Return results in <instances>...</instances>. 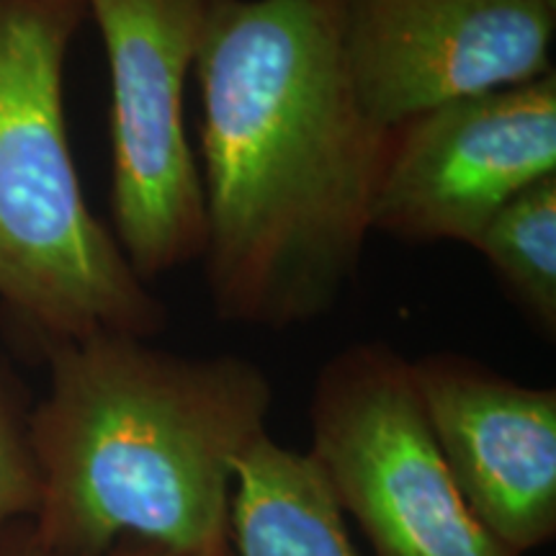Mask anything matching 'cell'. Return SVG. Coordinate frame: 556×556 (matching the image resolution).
<instances>
[{
  "mask_svg": "<svg viewBox=\"0 0 556 556\" xmlns=\"http://www.w3.org/2000/svg\"><path fill=\"white\" fill-rule=\"evenodd\" d=\"M193 73L214 315L274 332L330 315L394 139L348 78L338 0H208Z\"/></svg>",
  "mask_w": 556,
  "mask_h": 556,
  "instance_id": "obj_1",
  "label": "cell"
},
{
  "mask_svg": "<svg viewBox=\"0 0 556 556\" xmlns=\"http://www.w3.org/2000/svg\"><path fill=\"white\" fill-rule=\"evenodd\" d=\"M39 348L50 371L31 407L39 544L99 554L142 541L227 556L235 464L268 433L274 405L263 366L119 332Z\"/></svg>",
  "mask_w": 556,
  "mask_h": 556,
  "instance_id": "obj_2",
  "label": "cell"
},
{
  "mask_svg": "<svg viewBox=\"0 0 556 556\" xmlns=\"http://www.w3.org/2000/svg\"><path fill=\"white\" fill-rule=\"evenodd\" d=\"M86 18V0H0V302L37 345L170 319L80 191L62 80Z\"/></svg>",
  "mask_w": 556,
  "mask_h": 556,
  "instance_id": "obj_3",
  "label": "cell"
},
{
  "mask_svg": "<svg viewBox=\"0 0 556 556\" xmlns=\"http://www.w3.org/2000/svg\"><path fill=\"white\" fill-rule=\"evenodd\" d=\"M309 428V456L374 556H513L456 490L394 345L358 340L325 361Z\"/></svg>",
  "mask_w": 556,
  "mask_h": 556,
  "instance_id": "obj_4",
  "label": "cell"
},
{
  "mask_svg": "<svg viewBox=\"0 0 556 556\" xmlns=\"http://www.w3.org/2000/svg\"><path fill=\"white\" fill-rule=\"evenodd\" d=\"M111 78V219L144 283L204 258L206 204L186 80L208 0H86Z\"/></svg>",
  "mask_w": 556,
  "mask_h": 556,
  "instance_id": "obj_5",
  "label": "cell"
},
{
  "mask_svg": "<svg viewBox=\"0 0 556 556\" xmlns=\"http://www.w3.org/2000/svg\"><path fill=\"white\" fill-rule=\"evenodd\" d=\"M556 176V73L417 114L394 129L371 232L475 248L507 201Z\"/></svg>",
  "mask_w": 556,
  "mask_h": 556,
  "instance_id": "obj_6",
  "label": "cell"
},
{
  "mask_svg": "<svg viewBox=\"0 0 556 556\" xmlns=\"http://www.w3.org/2000/svg\"><path fill=\"white\" fill-rule=\"evenodd\" d=\"M338 26L361 109L387 129L554 70L556 0H338Z\"/></svg>",
  "mask_w": 556,
  "mask_h": 556,
  "instance_id": "obj_7",
  "label": "cell"
},
{
  "mask_svg": "<svg viewBox=\"0 0 556 556\" xmlns=\"http://www.w3.org/2000/svg\"><path fill=\"white\" fill-rule=\"evenodd\" d=\"M415 392L456 490L513 556L556 536V389L456 351L409 358Z\"/></svg>",
  "mask_w": 556,
  "mask_h": 556,
  "instance_id": "obj_8",
  "label": "cell"
},
{
  "mask_svg": "<svg viewBox=\"0 0 556 556\" xmlns=\"http://www.w3.org/2000/svg\"><path fill=\"white\" fill-rule=\"evenodd\" d=\"M227 556H361L309 451L263 433L238 458Z\"/></svg>",
  "mask_w": 556,
  "mask_h": 556,
  "instance_id": "obj_9",
  "label": "cell"
},
{
  "mask_svg": "<svg viewBox=\"0 0 556 556\" xmlns=\"http://www.w3.org/2000/svg\"><path fill=\"white\" fill-rule=\"evenodd\" d=\"M510 302L544 340L556 338V176L520 191L475 242Z\"/></svg>",
  "mask_w": 556,
  "mask_h": 556,
  "instance_id": "obj_10",
  "label": "cell"
},
{
  "mask_svg": "<svg viewBox=\"0 0 556 556\" xmlns=\"http://www.w3.org/2000/svg\"><path fill=\"white\" fill-rule=\"evenodd\" d=\"M31 407L16 371L0 351V528L29 520L37 510Z\"/></svg>",
  "mask_w": 556,
  "mask_h": 556,
  "instance_id": "obj_11",
  "label": "cell"
},
{
  "mask_svg": "<svg viewBox=\"0 0 556 556\" xmlns=\"http://www.w3.org/2000/svg\"><path fill=\"white\" fill-rule=\"evenodd\" d=\"M0 556H176L170 552H163V548L142 544V541H119L106 552L99 554H60L39 544L37 536L31 533L29 520H18V523H11L0 528Z\"/></svg>",
  "mask_w": 556,
  "mask_h": 556,
  "instance_id": "obj_12",
  "label": "cell"
}]
</instances>
